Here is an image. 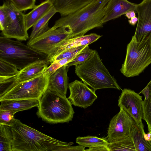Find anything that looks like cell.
Masks as SVG:
<instances>
[{
  "label": "cell",
  "instance_id": "cell-29",
  "mask_svg": "<svg viewBox=\"0 0 151 151\" xmlns=\"http://www.w3.org/2000/svg\"><path fill=\"white\" fill-rule=\"evenodd\" d=\"M18 112L17 111L12 110L0 111V124L10 127L13 126L17 120L14 118V115Z\"/></svg>",
  "mask_w": 151,
  "mask_h": 151
},
{
  "label": "cell",
  "instance_id": "cell-7",
  "mask_svg": "<svg viewBox=\"0 0 151 151\" xmlns=\"http://www.w3.org/2000/svg\"><path fill=\"white\" fill-rule=\"evenodd\" d=\"M151 63V45L133 38L127 45L125 58L120 71L126 77L139 75Z\"/></svg>",
  "mask_w": 151,
  "mask_h": 151
},
{
  "label": "cell",
  "instance_id": "cell-4",
  "mask_svg": "<svg viewBox=\"0 0 151 151\" xmlns=\"http://www.w3.org/2000/svg\"><path fill=\"white\" fill-rule=\"evenodd\" d=\"M75 72L82 81L93 90L106 88L120 90L116 80L110 73L96 50L86 61L75 66Z\"/></svg>",
  "mask_w": 151,
  "mask_h": 151
},
{
  "label": "cell",
  "instance_id": "cell-33",
  "mask_svg": "<svg viewBox=\"0 0 151 151\" xmlns=\"http://www.w3.org/2000/svg\"><path fill=\"white\" fill-rule=\"evenodd\" d=\"M61 67L57 60H55L47 67L44 73L50 76Z\"/></svg>",
  "mask_w": 151,
  "mask_h": 151
},
{
  "label": "cell",
  "instance_id": "cell-15",
  "mask_svg": "<svg viewBox=\"0 0 151 151\" xmlns=\"http://www.w3.org/2000/svg\"><path fill=\"white\" fill-rule=\"evenodd\" d=\"M137 4L127 0H109L103 19V24L117 18L131 10L136 11Z\"/></svg>",
  "mask_w": 151,
  "mask_h": 151
},
{
  "label": "cell",
  "instance_id": "cell-35",
  "mask_svg": "<svg viewBox=\"0 0 151 151\" xmlns=\"http://www.w3.org/2000/svg\"><path fill=\"white\" fill-rule=\"evenodd\" d=\"M125 16L128 19H131L135 17L136 14L134 10H131L127 12Z\"/></svg>",
  "mask_w": 151,
  "mask_h": 151
},
{
  "label": "cell",
  "instance_id": "cell-23",
  "mask_svg": "<svg viewBox=\"0 0 151 151\" xmlns=\"http://www.w3.org/2000/svg\"><path fill=\"white\" fill-rule=\"evenodd\" d=\"M145 96L142 102L143 118L146 122L148 133L151 132V80L146 86L139 93Z\"/></svg>",
  "mask_w": 151,
  "mask_h": 151
},
{
  "label": "cell",
  "instance_id": "cell-24",
  "mask_svg": "<svg viewBox=\"0 0 151 151\" xmlns=\"http://www.w3.org/2000/svg\"><path fill=\"white\" fill-rule=\"evenodd\" d=\"M13 138L11 127L0 124V151H12Z\"/></svg>",
  "mask_w": 151,
  "mask_h": 151
},
{
  "label": "cell",
  "instance_id": "cell-34",
  "mask_svg": "<svg viewBox=\"0 0 151 151\" xmlns=\"http://www.w3.org/2000/svg\"><path fill=\"white\" fill-rule=\"evenodd\" d=\"M87 151H109L108 146H101L94 148H89L85 150Z\"/></svg>",
  "mask_w": 151,
  "mask_h": 151
},
{
  "label": "cell",
  "instance_id": "cell-3",
  "mask_svg": "<svg viewBox=\"0 0 151 151\" xmlns=\"http://www.w3.org/2000/svg\"><path fill=\"white\" fill-rule=\"evenodd\" d=\"M72 105L66 96L47 88L39 100L36 114L51 124L68 123L74 113Z\"/></svg>",
  "mask_w": 151,
  "mask_h": 151
},
{
  "label": "cell",
  "instance_id": "cell-37",
  "mask_svg": "<svg viewBox=\"0 0 151 151\" xmlns=\"http://www.w3.org/2000/svg\"><path fill=\"white\" fill-rule=\"evenodd\" d=\"M149 133L150 134V141H151V132L150 133Z\"/></svg>",
  "mask_w": 151,
  "mask_h": 151
},
{
  "label": "cell",
  "instance_id": "cell-6",
  "mask_svg": "<svg viewBox=\"0 0 151 151\" xmlns=\"http://www.w3.org/2000/svg\"><path fill=\"white\" fill-rule=\"evenodd\" d=\"M49 76L43 73L29 80L19 82L15 81L0 91V101L26 99L39 100L47 88Z\"/></svg>",
  "mask_w": 151,
  "mask_h": 151
},
{
  "label": "cell",
  "instance_id": "cell-18",
  "mask_svg": "<svg viewBox=\"0 0 151 151\" xmlns=\"http://www.w3.org/2000/svg\"><path fill=\"white\" fill-rule=\"evenodd\" d=\"M61 17L73 13L96 0H49Z\"/></svg>",
  "mask_w": 151,
  "mask_h": 151
},
{
  "label": "cell",
  "instance_id": "cell-19",
  "mask_svg": "<svg viewBox=\"0 0 151 151\" xmlns=\"http://www.w3.org/2000/svg\"><path fill=\"white\" fill-rule=\"evenodd\" d=\"M53 6V4L50 1L45 0L39 5H36L30 12L24 14L27 30L44 17Z\"/></svg>",
  "mask_w": 151,
  "mask_h": 151
},
{
  "label": "cell",
  "instance_id": "cell-36",
  "mask_svg": "<svg viewBox=\"0 0 151 151\" xmlns=\"http://www.w3.org/2000/svg\"><path fill=\"white\" fill-rule=\"evenodd\" d=\"M138 18L136 17H135L132 18L128 20V22L130 24L134 25L137 22H138Z\"/></svg>",
  "mask_w": 151,
  "mask_h": 151
},
{
  "label": "cell",
  "instance_id": "cell-30",
  "mask_svg": "<svg viewBox=\"0 0 151 151\" xmlns=\"http://www.w3.org/2000/svg\"><path fill=\"white\" fill-rule=\"evenodd\" d=\"M17 10L22 12L33 9L36 0H9Z\"/></svg>",
  "mask_w": 151,
  "mask_h": 151
},
{
  "label": "cell",
  "instance_id": "cell-32",
  "mask_svg": "<svg viewBox=\"0 0 151 151\" xmlns=\"http://www.w3.org/2000/svg\"><path fill=\"white\" fill-rule=\"evenodd\" d=\"M8 19V13L4 6H0V27L2 31L5 27Z\"/></svg>",
  "mask_w": 151,
  "mask_h": 151
},
{
  "label": "cell",
  "instance_id": "cell-1",
  "mask_svg": "<svg viewBox=\"0 0 151 151\" xmlns=\"http://www.w3.org/2000/svg\"><path fill=\"white\" fill-rule=\"evenodd\" d=\"M13 134L12 151H79V145L60 141L46 135L17 119L11 127Z\"/></svg>",
  "mask_w": 151,
  "mask_h": 151
},
{
  "label": "cell",
  "instance_id": "cell-14",
  "mask_svg": "<svg viewBox=\"0 0 151 151\" xmlns=\"http://www.w3.org/2000/svg\"><path fill=\"white\" fill-rule=\"evenodd\" d=\"M101 36L95 33H92L65 40L57 45L47 55V60L50 63L54 58L61 52L71 48L89 45Z\"/></svg>",
  "mask_w": 151,
  "mask_h": 151
},
{
  "label": "cell",
  "instance_id": "cell-26",
  "mask_svg": "<svg viewBox=\"0 0 151 151\" xmlns=\"http://www.w3.org/2000/svg\"><path fill=\"white\" fill-rule=\"evenodd\" d=\"M108 146L109 151H136L133 140L131 135L120 140L109 143Z\"/></svg>",
  "mask_w": 151,
  "mask_h": 151
},
{
  "label": "cell",
  "instance_id": "cell-20",
  "mask_svg": "<svg viewBox=\"0 0 151 151\" xmlns=\"http://www.w3.org/2000/svg\"><path fill=\"white\" fill-rule=\"evenodd\" d=\"M0 102V111L12 110L19 112L38 107L39 104V100L34 99L3 100Z\"/></svg>",
  "mask_w": 151,
  "mask_h": 151
},
{
  "label": "cell",
  "instance_id": "cell-10",
  "mask_svg": "<svg viewBox=\"0 0 151 151\" xmlns=\"http://www.w3.org/2000/svg\"><path fill=\"white\" fill-rule=\"evenodd\" d=\"M111 119L106 139L109 143L117 142L129 137L137 124L134 119L122 108Z\"/></svg>",
  "mask_w": 151,
  "mask_h": 151
},
{
  "label": "cell",
  "instance_id": "cell-16",
  "mask_svg": "<svg viewBox=\"0 0 151 151\" xmlns=\"http://www.w3.org/2000/svg\"><path fill=\"white\" fill-rule=\"evenodd\" d=\"M68 68L64 65L50 76L47 88L66 96L68 88Z\"/></svg>",
  "mask_w": 151,
  "mask_h": 151
},
{
  "label": "cell",
  "instance_id": "cell-13",
  "mask_svg": "<svg viewBox=\"0 0 151 151\" xmlns=\"http://www.w3.org/2000/svg\"><path fill=\"white\" fill-rule=\"evenodd\" d=\"M70 95L68 99L71 104L86 109L97 99L95 91L81 81L75 80L68 84Z\"/></svg>",
  "mask_w": 151,
  "mask_h": 151
},
{
  "label": "cell",
  "instance_id": "cell-12",
  "mask_svg": "<svg viewBox=\"0 0 151 151\" xmlns=\"http://www.w3.org/2000/svg\"><path fill=\"white\" fill-rule=\"evenodd\" d=\"M142 97L134 91L127 88L122 90L118 99V106L122 108L138 125L143 118Z\"/></svg>",
  "mask_w": 151,
  "mask_h": 151
},
{
  "label": "cell",
  "instance_id": "cell-11",
  "mask_svg": "<svg viewBox=\"0 0 151 151\" xmlns=\"http://www.w3.org/2000/svg\"><path fill=\"white\" fill-rule=\"evenodd\" d=\"M138 21L132 38L137 42H146L151 45V0H143L136 6Z\"/></svg>",
  "mask_w": 151,
  "mask_h": 151
},
{
  "label": "cell",
  "instance_id": "cell-22",
  "mask_svg": "<svg viewBox=\"0 0 151 151\" xmlns=\"http://www.w3.org/2000/svg\"><path fill=\"white\" fill-rule=\"evenodd\" d=\"M57 12V11L53 6L50 11L32 27V30L27 43H29L50 29V28L48 26L49 21Z\"/></svg>",
  "mask_w": 151,
  "mask_h": 151
},
{
  "label": "cell",
  "instance_id": "cell-17",
  "mask_svg": "<svg viewBox=\"0 0 151 151\" xmlns=\"http://www.w3.org/2000/svg\"><path fill=\"white\" fill-rule=\"evenodd\" d=\"M49 64L47 59L37 61L29 64L19 71L15 77V81H24L41 75L44 73Z\"/></svg>",
  "mask_w": 151,
  "mask_h": 151
},
{
  "label": "cell",
  "instance_id": "cell-8",
  "mask_svg": "<svg viewBox=\"0 0 151 151\" xmlns=\"http://www.w3.org/2000/svg\"><path fill=\"white\" fill-rule=\"evenodd\" d=\"M3 5L8 13L6 24L1 33L6 37L25 41L29 38L24 19V14L16 9L9 0Z\"/></svg>",
  "mask_w": 151,
  "mask_h": 151
},
{
  "label": "cell",
  "instance_id": "cell-5",
  "mask_svg": "<svg viewBox=\"0 0 151 151\" xmlns=\"http://www.w3.org/2000/svg\"><path fill=\"white\" fill-rule=\"evenodd\" d=\"M47 55L4 36L0 37V58L15 65L19 70L35 61L47 59Z\"/></svg>",
  "mask_w": 151,
  "mask_h": 151
},
{
  "label": "cell",
  "instance_id": "cell-9",
  "mask_svg": "<svg viewBox=\"0 0 151 151\" xmlns=\"http://www.w3.org/2000/svg\"><path fill=\"white\" fill-rule=\"evenodd\" d=\"M70 38V33L67 29L53 26L44 34L27 43V45L47 55L57 45Z\"/></svg>",
  "mask_w": 151,
  "mask_h": 151
},
{
  "label": "cell",
  "instance_id": "cell-21",
  "mask_svg": "<svg viewBox=\"0 0 151 151\" xmlns=\"http://www.w3.org/2000/svg\"><path fill=\"white\" fill-rule=\"evenodd\" d=\"M142 123L137 124L132 129L133 138L136 151H151V141L146 139Z\"/></svg>",
  "mask_w": 151,
  "mask_h": 151
},
{
  "label": "cell",
  "instance_id": "cell-28",
  "mask_svg": "<svg viewBox=\"0 0 151 151\" xmlns=\"http://www.w3.org/2000/svg\"><path fill=\"white\" fill-rule=\"evenodd\" d=\"M19 71L14 65L0 58V76H16Z\"/></svg>",
  "mask_w": 151,
  "mask_h": 151
},
{
  "label": "cell",
  "instance_id": "cell-2",
  "mask_svg": "<svg viewBox=\"0 0 151 151\" xmlns=\"http://www.w3.org/2000/svg\"><path fill=\"white\" fill-rule=\"evenodd\" d=\"M109 0H96L73 13L57 20L55 27H64L71 38L84 35L88 31L103 27V19Z\"/></svg>",
  "mask_w": 151,
  "mask_h": 151
},
{
  "label": "cell",
  "instance_id": "cell-27",
  "mask_svg": "<svg viewBox=\"0 0 151 151\" xmlns=\"http://www.w3.org/2000/svg\"><path fill=\"white\" fill-rule=\"evenodd\" d=\"M88 45H87L78 54L74 59L66 64L68 68L72 66H76L83 63L93 55L94 50L90 48Z\"/></svg>",
  "mask_w": 151,
  "mask_h": 151
},
{
  "label": "cell",
  "instance_id": "cell-25",
  "mask_svg": "<svg viewBox=\"0 0 151 151\" xmlns=\"http://www.w3.org/2000/svg\"><path fill=\"white\" fill-rule=\"evenodd\" d=\"M76 142L79 145L89 148L101 146H108L109 143L106 137L99 138L91 136L78 137L76 138Z\"/></svg>",
  "mask_w": 151,
  "mask_h": 151
},
{
  "label": "cell",
  "instance_id": "cell-31",
  "mask_svg": "<svg viewBox=\"0 0 151 151\" xmlns=\"http://www.w3.org/2000/svg\"><path fill=\"white\" fill-rule=\"evenodd\" d=\"M87 45L81 46L65 50L54 58L50 62V64L52 63L55 60H59L77 54L83 50Z\"/></svg>",
  "mask_w": 151,
  "mask_h": 151
}]
</instances>
